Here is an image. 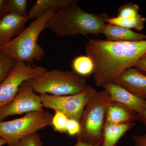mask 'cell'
<instances>
[{
    "instance_id": "obj_29",
    "label": "cell",
    "mask_w": 146,
    "mask_h": 146,
    "mask_svg": "<svg viewBox=\"0 0 146 146\" xmlns=\"http://www.w3.org/2000/svg\"><path fill=\"white\" fill-rule=\"evenodd\" d=\"M145 99L146 101V98ZM137 120L143 124L146 130V105L144 111L142 113L137 114Z\"/></svg>"
},
{
    "instance_id": "obj_14",
    "label": "cell",
    "mask_w": 146,
    "mask_h": 146,
    "mask_svg": "<svg viewBox=\"0 0 146 146\" xmlns=\"http://www.w3.org/2000/svg\"><path fill=\"white\" fill-rule=\"evenodd\" d=\"M136 120L137 113L124 105L113 102L108 109L105 123L120 124Z\"/></svg>"
},
{
    "instance_id": "obj_30",
    "label": "cell",
    "mask_w": 146,
    "mask_h": 146,
    "mask_svg": "<svg viewBox=\"0 0 146 146\" xmlns=\"http://www.w3.org/2000/svg\"><path fill=\"white\" fill-rule=\"evenodd\" d=\"M5 144H6L5 141L0 137V146H2Z\"/></svg>"
},
{
    "instance_id": "obj_16",
    "label": "cell",
    "mask_w": 146,
    "mask_h": 146,
    "mask_svg": "<svg viewBox=\"0 0 146 146\" xmlns=\"http://www.w3.org/2000/svg\"><path fill=\"white\" fill-rule=\"evenodd\" d=\"M76 0H38L28 12L29 20H35L46 11L53 10L57 11L64 7L70 4Z\"/></svg>"
},
{
    "instance_id": "obj_18",
    "label": "cell",
    "mask_w": 146,
    "mask_h": 146,
    "mask_svg": "<svg viewBox=\"0 0 146 146\" xmlns=\"http://www.w3.org/2000/svg\"><path fill=\"white\" fill-rule=\"evenodd\" d=\"M146 18L141 15L134 20H128L121 19L118 17L108 18L107 19V23L112 24L125 28L129 29H134L137 31H142L145 27Z\"/></svg>"
},
{
    "instance_id": "obj_8",
    "label": "cell",
    "mask_w": 146,
    "mask_h": 146,
    "mask_svg": "<svg viewBox=\"0 0 146 146\" xmlns=\"http://www.w3.org/2000/svg\"><path fill=\"white\" fill-rule=\"evenodd\" d=\"M48 70L42 66H30L25 62L15 60L12 70L0 84V108L10 102L24 82L42 75Z\"/></svg>"
},
{
    "instance_id": "obj_5",
    "label": "cell",
    "mask_w": 146,
    "mask_h": 146,
    "mask_svg": "<svg viewBox=\"0 0 146 146\" xmlns=\"http://www.w3.org/2000/svg\"><path fill=\"white\" fill-rule=\"evenodd\" d=\"M35 93L56 96L78 94L85 89L86 79L74 71L59 69L47 70L42 75L28 81Z\"/></svg>"
},
{
    "instance_id": "obj_22",
    "label": "cell",
    "mask_w": 146,
    "mask_h": 146,
    "mask_svg": "<svg viewBox=\"0 0 146 146\" xmlns=\"http://www.w3.org/2000/svg\"><path fill=\"white\" fill-rule=\"evenodd\" d=\"M27 0H7V8L9 13L27 16L28 14Z\"/></svg>"
},
{
    "instance_id": "obj_27",
    "label": "cell",
    "mask_w": 146,
    "mask_h": 146,
    "mask_svg": "<svg viewBox=\"0 0 146 146\" xmlns=\"http://www.w3.org/2000/svg\"><path fill=\"white\" fill-rule=\"evenodd\" d=\"M9 13L7 0H0V21Z\"/></svg>"
},
{
    "instance_id": "obj_21",
    "label": "cell",
    "mask_w": 146,
    "mask_h": 146,
    "mask_svg": "<svg viewBox=\"0 0 146 146\" xmlns=\"http://www.w3.org/2000/svg\"><path fill=\"white\" fill-rule=\"evenodd\" d=\"M54 112V115L52 119L51 126L56 131L60 133H66L67 124L70 119L60 110H55Z\"/></svg>"
},
{
    "instance_id": "obj_20",
    "label": "cell",
    "mask_w": 146,
    "mask_h": 146,
    "mask_svg": "<svg viewBox=\"0 0 146 146\" xmlns=\"http://www.w3.org/2000/svg\"><path fill=\"white\" fill-rule=\"evenodd\" d=\"M14 62L15 60L13 58L0 52V84L11 72Z\"/></svg>"
},
{
    "instance_id": "obj_7",
    "label": "cell",
    "mask_w": 146,
    "mask_h": 146,
    "mask_svg": "<svg viewBox=\"0 0 146 146\" xmlns=\"http://www.w3.org/2000/svg\"><path fill=\"white\" fill-rule=\"evenodd\" d=\"M94 87L86 85L78 94L65 96H56L44 94H39L43 107L60 110L71 119L80 122L84 110L89 101L97 92Z\"/></svg>"
},
{
    "instance_id": "obj_13",
    "label": "cell",
    "mask_w": 146,
    "mask_h": 146,
    "mask_svg": "<svg viewBox=\"0 0 146 146\" xmlns=\"http://www.w3.org/2000/svg\"><path fill=\"white\" fill-rule=\"evenodd\" d=\"M101 34L106 40L116 42H138L146 39V35L132 31L131 29L106 24L102 30Z\"/></svg>"
},
{
    "instance_id": "obj_17",
    "label": "cell",
    "mask_w": 146,
    "mask_h": 146,
    "mask_svg": "<svg viewBox=\"0 0 146 146\" xmlns=\"http://www.w3.org/2000/svg\"><path fill=\"white\" fill-rule=\"evenodd\" d=\"M73 71L79 75L85 77L94 72L93 61L88 56H79L74 58L72 62Z\"/></svg>"
},
{
    "instance_id": "obj_4",
    "label": "cell",
    "mask_w": 146,
    "mask_h": 146,
    "mask_svg": "<svg viewBox=\"0 0 146 146\" xmlns=\"http://www.w3.org/2000/svg\"><path fill=\"white\" fill-rule=\"evenodd\" d=\"M113 102L106 90L97 91L84 110L80 121L81 130L77 135L76 140L102 143L106 113Z\"/></svg>"
},
{
    "instance_id": "obj_11",
    "label": "cell",
    "mask_w": 146,
    "mask_h": 146,
    "mask_svg": "<svg viewBox=\"0 0 146 146\" xmlns=\"http://www.w3.org/2000/svg\"><path fill=\"white\" fill-rule=\"evenodd\" d=\"M29 20L28 16H23L9 13L0 21V45L8 43L18 36L25 29Z\"/></svg>"
},
{
    "instance_id": "obj_12",
    "label": "cell",
    "mask_w": 146,
    "mask_h": 146,
    "mask_svg": "<svg viewBox=\"0 0 146 146\" xmlns=\"http://www.w3.org/2000/svg\"><path fill=\"white\" fill-rule=\"evenodd\" d=\"M115 83L136 96L146 98V75L135 68L128 69Z\"/></svg>"
},
{
    "instance_id": "obj_23",
    "label": "cell",
    "mask_w": 146,
    "mask_h": 146,
    "mask_svg": "<svg viewBox=\"0 0 146 146\" xmlns=\"http://www.w3.org/2000/svg\"><path fill=\"white\" fill-rule=\"evenodd\" d=\"M15 146H44L40 136L36 132L21 139Z\"/></svg>"
},
{
    "instance_id": "obj_10",
    "label": "cell",
    "mask_w": 146,
    "mask_h": 146,
    "mask_svg": "<svg viewBox=\"0 0 146 146\" xmlns=\"http://www.w3.org/2000/svg\"><path fill=\"white\" fill-rule=\"evenodd\" d=\"M103 87L109 93L113 102L124 105L137 114L142 113L145 108V100L134 96L115 83L106 84Z\"/></svg>"
},
{
    "instance_id": "obj_2",
    "label": "cell",
    "mask_w": 146,
    "mask_h": 146,
    "mask_svg": "<svg viewBox=\"0 0 146 146\" xmlns=\"http://www.w3.org/2000/svg\"><path fill=\"white\" fill-rule=\"evenodd\" d=\"M78 2L76 0L56 12L47 23L46 29L58 37L101 34L109 16L106 13L86 12L79 6Z\"/></svg>"
},
{
    "instance_id": "obj_25",
    "label": "cell",
    "mask_w": 146,
    "mask_h": 146,
    "mask_svg": "<svg viewBox=\"0 0 146 146\" xmlns=\"http://www.w3.org/2000/svg\"><path fill=\"white\" fill-rule=\"evenodd\" d=\"M133 68L146 75V54L138 60Z\"/></svg>"
},
{
    "instance_id": "obj_1",
    "label": "cell",
    "mask_w": 146,
    "mask_h": 146,
    "mask_svg": "<svg viewBox=\"0 0 146 146\" xmlns=\"http://www.w3.org/2000/svg\"><path fill=\"white\" fill-rule=\"evenodd\" d=\"M85 50L86 55L94 63L95 84L98 87H103L115 83L146 54V39L116 42L92 38L86 43Z\"/></svg>"
},
{
    "instance_id": "obj_19",
    "label": "cell",
    "mask_w": 146,
    "mask_h": 146,
    "mask_svg": "<svg viewBox=\"0 0 146 146\" xmlns=\"http://www.w3.org/2000/svg\"><path fill=\"white\" fill-rule=\"evenodd\" d=\"M139 10L138 5L129 3L119 7L117 17L124 20H134L141 15L139 13Z\"/></svg>"
},
{
    "instance_id": "obj_3",
    "label": "cell",
    "mask_w": 146,
    "mask_h": 146,
    "mask_svg": "<svg viewBox=\"0 0 146 146\" xmlns=\"http://www.w3.org/2000/svg\"><path fill=\"white\" fill-rule=\"evenodd\" d=\"M56 12L50 10L36 18L15 38L8 43L0 45V52L14 60L29 64L42 60L44 56L45 51L37 41L40 34L46 29L48 21Z\"/></svg>"
},
{
    "instance_id": "obj_24",
    "label": "cell",
    "mask_w": 146,
    "mask_h": 146,
    "mask_svg": "<svg viewBox=\"0 0 146 146\" xmlns=\"http://www.w3.org/2000/svg\"><path fill=\"white\" fill-rule=\"evenodd\" d=\"M81 130V126L79 121L70 119L67 125V132L69 136L78 135Z\"/></svg>"
},
{
    "instance_id": "obj_9",
    "label": "cell",
    "mask_w": 146,
    "mask_h": 146,
    "mask_svg": "<svg viewBox=\"0 0 146 146\" xmlns=\"http://www.w3.org/2000/svg\"><path fill=\"white\" fill-rule=\"evenodd\" d=\"M43 110L39 95L33 91L28 81L25 82L19 87L13 100L9 104L0 108V122L14 115Z\"/></svg>"
},
{
    "instance_id": "obj_15",
    "label": "cell",
    "mask_w": 146,
    "mask_h": 146,
    "mask_svg": "<svg viewBox=\"0 0 146 146\" xmlns=\"http://www.w3.org/2000/svg\"><path fill=\"white\" fill-rule=\"evenodd\" d=\"M135 125L134 122L120 124L105 123L101 146H115L121 138Z\"/></svg>"
},
{
    "instance_id": "obj_28",
    "label": "cell",
    "mask_w": 146,
    "mask_h": 146,
    "mask_svg": "<svg viewBox=\"0 0 146 146\" xmlns=\"http://www.w3.org/2000/svg\"><path fill=\"white\" fill-rule=\"evenodd\" d=\"M102 143H93L86 141L76 140V143L73 146H101Z\"/></svg>"
},
{
    "instance_id": "obj_26",
    "label": "cell",
    "mask_w": 146,
    "mask_h": 146,
    "mask_svg": "<svg viewBox=\"0 0 146 146\" xmlns=\"http://www.w3.org/2000/svg\"><path fill=\"white\" fill-rule=\"evenodd\" d=\"M133 140L134 146H146V133L135 135Z\"/></svg>"
},
{
    "instance_id": "obj_6",
    "label": "cell",
    "mask_w": 146,
    "mask_h": 146,
    "mask_svg": "<svg viewBox=\"0 0 146 146\" xmlns=\"http://www.w3.org/2000/svg\"><path fill=\"white\" fill-rule=\"evenodd\" d=\"M53 116L43 110L28 112L18 119L0 122V137L8 146H15L24 137L51 126Z\"/></svg>"
}]
</instances>
